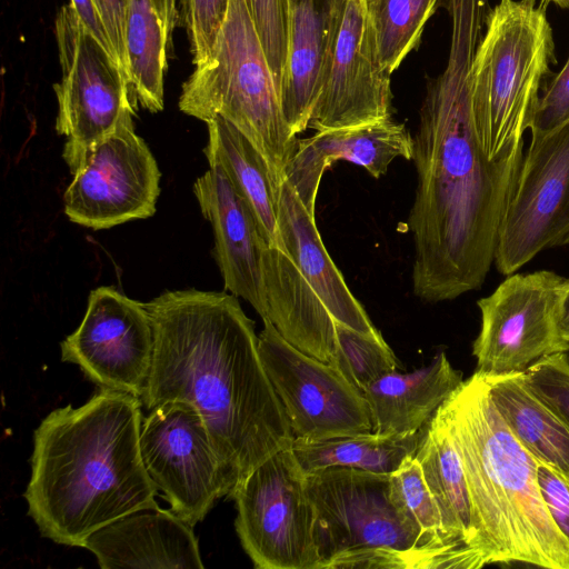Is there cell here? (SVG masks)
Segmentation results:
<instances>
[{
	"label": "cell",
	"mask_w": 569,
	"mask_h": 569,
	"mask_svg": "<svg viewBox=\"0 0 569 569\" xmlns=\"http://www.w3.org/2000/svg\"><path fill=\"white\" fill-rule=\"evenodd\" d=\"M547 2H553L561 8H569V0H545Z\"/></svg>",
	"instance_id": "obj_39"
},
{
	"label": "cell",
	"mask_w": 569,
	"mask_h": 569,
	"mask_svg": "<svg viewBox=\"0 0 569 569\" xmlns=\"http://www.w3.org/2000/svg\"><path fill=\"white\" fill-rule=\"evenodd\" d=\"M537 480L552 522L569 542V481L557 469L540 461Z\"/></svg>",
	"instance_id": "obj_36"
},
{
	"label": "cell",
	"mask_w": 569,
	"mask_h": 569,
	"mask_svg": "<svg viewBox=\"0 0 569 569\" xmlns=\"http://www.w3.org/2000/svg\"><path fill=\"white\" fill-rule=\"evenodd\" d=\"M483 376L493 405L519 442L569 481V425L527 386L522 372Z\"/></svg>",
	"instance_id": "obj_25"
},
{
	"label": "cell",
	"mask_w": 569,
	"mask_h": 569,
	"mask_svg": "<svg viewBox=\"0 0 569 569\" xmlns=\"http://www.w3.org/2000/svg\"><path fill=\"white\" fill-rule=\"evenodd\" d=\"M353 1L361 2V3L366 4V0H353Z\"/></svg>",
	"instance_id": "obj_40"
},
{
	"label": "cell",
	"mask_w": 569,
	"mask_h": 569,
	"mask_svg": "<svg viewBox=\"0 0 569 569\" xmlns=\"http://www.w3.org/2000/svg\"><path fill=\"white\" fill-rule=\"evenodd\" d=\"M154 336L142 406L182 401L208 429L228 487L290 448L295 436L263 367L254 322L237 297L196 289L144 303Z\"/></svg>",
	"instance_id": "obj_2"
},
{
	"label": "cell",
	"mask_w": 569,
	"mask_h": 569,
	"mask_svg": "<svg viewBox=\"0 0 569 569\" xmlns=\"http://www.w3.org/2000/svg\"><path fill=\"white\" fill-rule=\"evenodd\" d=\"M180 13L188 31L193 64L209 56L224 21L229 0H179Z\"/></svg>",
	"instance_id": "obj_34"
},
{
	"label": "cell",
	"mask_w": 569,
	"mask_h": 569,
	"mask_svg": "<svg viewBox=\"0 0 569 569\" xmlns=\"http://www.w3.org/2000/svg\"><path fill=\"white\" fill-rule=\"evenodd\" d=\"M462 381V373L451 366L445 352H439L427 367L386 373L363 391L371 412L372 432L411 435L421 431Z\"/></svg>",
	"instance_id": "obj_23"
},
{
	"label": "cell",
	"mask_w": 569,
	"mask_h": 569,
	"mask_svg": "<svg viewBox=\"0 0 569 569\" xmlns=\"http://www.w3.org/2000/svg\"><path fill=\"white\" fill-rule=\"evenodd\" d=\"M448 12L447 66L428 82L413 138L418 183L408 219L415 246L412 289L427 302L453 300L483 284L523 157L522 140L490 159L476 132L472 64L486 10L461 1Z\"/></svg>",
	"instance_id": "obj_1"
},
{
	"label": "cell",
	"mask_w": 569,
	"mask_h": 569,
	"mask_svg": "<svg viewBox=\"0 0 569 569\" xmlns=\"http://www.w3.org/2000/svg\"><path fill=\"white\" fill-rule=\"evenodd\" d=\"M569 244V124L531 137L506 207L495 253L503 276L539 252Z\"/></svg>",
	"instance_id": "obj_10"
},
{
	"label": "cell",
	"mask_w": 569,
	"mask_h": 569,
	"mask_svg": "<svg viewBox=\"0 0 569 569\" xmlns=\"http://www.w3.org/2000/svg\"><path fill=\"white\" fill-rule=\"evenodd\" d=\"M327 1L325 61L308 127L321 131L391 118V74L378 61L366 4Z\"/></svg>",
	"instance_id": "obj_12"
},
{
	"label": "cell",
	"mask_w": 569,
	"mask_h": 569,
	"mask_svg": "<svg viewBox=\"0 0 569 569\" xmlns=\"http://www.w3.org/2000/svg\"><path fill=\"white\" fill-rule=\"evenodd\" d=\"M103 22L113 51L127 72L126 16L128 0H92ZM128 74V73H127ZM129 79V78H128Z\"/></svg>",
	"instance_id": "obj_37"
},
{
	"label": "cell",
	"mask_w": 569,
	"mask_h": 569,
	"mask_svg": "<svg viewBox=\"0 0 569 569\" xmlns=\"http://www.w3.org/2000/svg\"><path fill=\"white\" fill-rule=\"evenodd\" d=\"M438 411L461 457L491 563L569 569V542L539 491V461L498 412L485 376L475 371Z\"/></svg>",
	"instance_id": "obj_4"
},
{
	"label": "cell",
	"mask_w": 569,
	"mask_h": 569,
	"mask_svg": "<svg viewBox=\"0 0 569 569\" xmlns=\"http://www.w3.org/2000/svg\"><path fill=\"white\" fill-rule=\"evenodd\" d=\"M277 221L284 252L320 297L333 319L358 332L382 338L330 258L312 216L284 180L277 201Z\"/></svg>",
	"instance_id": "obj_21"
},
{
	"label": "cell",
	"mask_w": 569,
	"mask_h": 569,
	"mask_svg": "<svg viewBox=\"0 0 569 569\" xmlns=\"http://www.w3.org/2000/svg\"><path fill=\"white\" fill-rule=\"evenodd\" d=\"M527 386L569 425V356H546L523 372Z\"/></svg>",
	"instance_id": "obj_33"
},
{
	"label": "cell",
	"mask_w": 569,
	"mask_h": 569,
	"mask_svg": "<svg viewBox=\"0 0 569 569\" xmlns=\"http://www.w3.org/2000/svg\"><path fill=\"white\" fill-rule=\"evenodd\" d=\"M422 430L411 435L365 432L322 441L293 439L291 449L308 472L347 467L378 473H392L415 456Z\"/></svg>",
	"instance_id": "obj_28"
},
{
	"label": "cell",
	"mask_w": 569,
	"mask_h": 569,
	"mask_svg": "<svg viewBox=\"0 0 569 569\" xmlns=\"http://www.w3.org/2000/svg\"><path fill=\"white\" fill-rule=\"evenodd\" d=\"M179 0H128L127 73L134 98L150 112L163 109V76Z\"/></svg>",
	"instance_id": "obj_27"
},
{
	"label": "cell",
	"mask_w": 569,
	"mask_h": 569,
	"mask_svg": "<svg viewBox=\"0 0 569 569\" xmlns=\"http://www.w3.org/2000/svg\"><path fill=\"white\" fill-rule=\"evenodd\" d=\"M390 475L347 467L307 473L320 569L340 555L373 548L417 555L425 569L455 568L450 553L422 535L396 505Z\"/></svg>",
	"instance_id": "obj_7"
},
{
	"label": "cell",
	"mask_w": 569,
	"mask_h": 569,
	"mask_svg": "<svg viewBox=\"0 0 569 569\" xmlns=\"http://www.w3.org/2000/svg\"><path fill=\"white\" fill-rule=\"evenodd\" d=\"M390 488L396 505L407 513L422 535L450 553L455 568H468L465 557L447 539L440 511L415 456L408 457L390 475Z\"/></svg>",
	"instance_id": "obj_30"
},
{
	"label": "cell",
	"mask_w": 569,
	"mask_h": 569,
	"mask_svg": "<svg viewBox=\"0 0 569 569\" xmlns=\"http://www.w3.org/2000/svg\"><path fill=\"white\" fill-rule=\"evenodd\" d=\"M54 34L61 67L56 130L67 137L62 157L70 164L120 127L134 126V107L127 72L71 3L58 11Z\"/></svg>",
	"instance_id": "obj_8"
},
{
	"label": "cell",
	"mask_w": 569,
	"mask_h": 569,
	"mask_svg": "<svg viewBox=\"0 0 569 569\" xmlns=\"http://www.w3.org/2000/svg\"><path fill=\"white\" fill-rule=\"evenodd\" d=\"M307 472L290 448L256 467L232 491L234 527L257 569H320Z\"/></svg>",
	"instance_id": "obj_9"
},
{
	"label": "cell",
	"mask_w": 569,
	"mask_h": 569,
	"mask_svg": "<svg viewBox=\"0 0 569 569\" xmlns=\"http://www.w3.org/2000/svg\"><path fill=\"white\" fill-rule=\"evenodd\" d=\"M267 313L280 336L303 353L331 365L336 320L291 258L268 247L263 256Z\"/></svg>",
	"instance_id": "obj_22"
},
{
	"label": "cell",
	"mask_w": 569,
	"mask_h": 569,
	"mask_svg": "<svg viewBox=\"0 0 569 569\" xmlns=\"http://www.w3.org/2000/svg\"><path fill=\"white\" fill-rule=\"evenodd\" d=\"M569 124V57L547 84L532 113L531 137L545 136Z\"/></svg>",
	"instance_id": "obj_35"
},
{
	"label": "cell",
	"mask_w": 569,
	"mask_h": 569,
	"mask_svg": "<svg viewBox=\"0 0 569 569\" xmlns=\"http://www.w3.org/2000/svg\"><path fill=\"white\" fill-rule=\"evenodd\" d=\"M547 1L500 0L489 10L472 64V112L483 152L495 159L522 141L555 62Z\"/></svg>",
	"instance_id": "obj_6"
},
{
	"label": "cell",
	"mask_w": 569,
	"mask_h": 569,
	"mask_svg": "<svg viewBox=\"0 0 569 569\" xmlns=\"http://www.w3.org/2000/svg\"><path fill=\"white\" fill-rule=\"evenodd\" d=\"M102 569H202L193 527L159 507L127 515L99 529L84 547Z\"/></svg>",
	"instance_id": "obj_19"
},
{
	"label": "cell",
	"mask_w": 569,
	"mask_h": 569,
	"mask_svg": "<svg viewBox=\"0 0 569 569\" xmlns=\"http://www.w3.org/2000/svg\"><path fill=\"white\" fill-rule=\"evenodd\" d=\"M179 109L207 122L221 116L267 162L278 198L297 148L280 103L274 76L246 0H229L207 59L183 83Z\"/></svg>",
	"instance_id": "obj_5"
},
{
	"label": "cell",
	"mask_w": 569,
	"mask_h": 569,
	"mask_svg": "<svg viewBox=\"0 0 569 569\" xmlns=\"http://www.w3.org/2000/svg\"><path fill=\"white\" fill-rule=\"evenodd\" d=\"M209 167L196 180L193 192L213 230L212 256L224 289L247 300L263 319L267 313L263 256L269 244L251 209L223 170L218 164Z\"/></svg>",
	"instance_id": "obj_17"
},
{
	"label": "cell",
	"mask_w": 569,
	"mask_h": 569,
	"mask_svg": "<svg viewBox=\"0 0 569 569\" xmlns=\"http://www.w3.org/2000/svg\"><path fill=\"white\" fill-rule=\"evenodd\" d=\"M203 152L209 164H218L257 219L269 247L284 251L277 221L278 194L267 162L253 144L229 121L214 116L207 122Z\"/></svg>",
	"instance_id": "obj_26"
},
{
	"label": "cell",
	"mask_w": 569,
	"mask_h": 569,
	"mask_svg": "<svg viewBox=\"0 0 569 569\" xmlns=\"http://www.w3.org/2000/svg\"><path fill=\"white\" fill-rule=\"evenodd\" d=\"M337 350L331 365L360 391L402 367L383 338L358 332L336 321Z\"/></svg>",
	"instance_id": "obj_31"
},
{
	"label": "cell",
	"mask_w": 569,
	"mask_h": 569,
	"mask_svg": "<svg viewBox=\"0 0 569 569\" xmlns=\"http://www.w3.org/2000/svg\"><path fill=\"white\" fill-rule=\"evenodd\" d=\"M259 333V352L295 438L322 441L372 432L369 403L332 365L286 341L269 320Z\"/></svg>",
	"instance_id": "obj_13"
},
{
	"label": "cell",
	"mask_w": 569,
	"mask_h": 569,
	"mask_svg": "<svg viewBox=\"0 0 569 569\" xmlns=\"http://www.w3.org/2000/svg\"><path fill=\"white\" fill-rule=\"evenodd\" d=\"M565 280L550 270L515 272L477 301L481 327L472 343L476 371L486 376L523 372L546 356L569 351V342L557 329Z\"/></svg>",
	"instance_id": "obj_11"
},
{
	"label": "cell",
	"mask_w": 569,
	"mask_h": 569,
	"mask_svg": "<svg viewBox=\"0 0 569 569\" xmlns=\"http://www.w3.org/2000/svg\"><path fill=\"white\" fill-rule=\"evenodd\" d=\"M413 138L405 123L391 118L359 126L317 131L297 140L286 180L308 211L316 216V200L325 171L337 160L363 167L376 179L385 176L396 158L411 160Z\"/></svg>",
	"instance_id": "obj_18"
},
{
	"label": "cell",
	"mask_w": 569,
	"mask_h": 569,
	"mask_svg": "<svg viewBox=\"0 0 569 569\" xmlns=\"http://www.w3.org/2000/svg\"><path fill=\"white\" fill-rule=\"evenodd\" d=\"M246 1L274 76L279 92L287 50L289 0Z\"/></svg>",
	"instance_id": "obj_32"
},
{
	"label": "cell",
	"mask_w": 569,
	"mask_h": 569,
	"mask_svg": "<svg viewBox=\"0 0 569 569\" xmlns=\"http://www.w3.org/2000/svg\"><path fill=\"white\" fill-rule=\"evenodd\" d=\"M140 450L144 467L170 505L194 527L228 487L200 412L182 401L159 405L142 419Z\"/></svg>",
	"instance_id": "obj_15"
},
{
	"label": "cell",
	"mask_w": 569,
	"mask_h": 569,
	"mask_svg": "<svg viewBox=\"0 0 569 569\" xmlns=\"http://www.w3.org/2000/svg\"><path fill=\"white\" fill-rule=\"evenodd\" d=\"M153 350V328L144 303L113 287H99L89 295L80 326L61 342V360L78 366L99 388L141 398Z\"/></svg>",
	"instance_id": "obj_16"
},
{
	"label": "cell",
	"mask_w": 569,
	"mask_h": 569,
	"mask_svg": "<svg viewBox=\"0 0 569 569\" xmlns=\"http://www.w3.org/2000/svg\"><path fill=\"white\" fill-rule=\"evenodd\" d=\"M67 217L93 230L153 216L160 194L157 161L136 131L123 126L68 164Z\"/></svg>",
	"instance_id": "obj_14"
},
{
	"label": "cell",
	"mask_w": 569,
	"mask_h": 569,
	"mask_svg": "<svg viewBox=\"0 0 569 569\" xmlns=\"http://www.w3.org/2000/svg\"><path fill=\"white\" fill-rule=\"evenodd\" d=\"M415 457L440 511L448 541L465 557L468 568L490 565L461 457L438 410L422 429Z\"/></svg>",
	"instance_id": "obj_20"
},
{
	"label": "cell",
	"mask_w": 569,
	"mask_h": 569,
	"mask_svg": "<svg viewBox=\"0 0 569 569\" xmlns=\"http://www.w3.org/2000/svg\"><path fill=\"white\" fill-rule=\"evenodd\" d=\"M439 0H366L375 49L382 69L391 74L418 47Z\"/></svg>",
	"instance_id": "obj_29"
},
{
	"label": "cell",
	"mask_w": 569,
	"mask_h": 569,
	"mask_svg": "<svg viewBox=\"0 0 569 569\" xmlns=\"http://www.w3.org/2000/svg\"><path fill=\"white\" fill-rule=\"evenodd\" d=\"M327 36V0H289L287 50L279 98L284 119L296 136L309 126L325 61Z\"/></svg>",
	"instance_id": "obj_24"
},
{
	"label": "cell",
	"mask_w": 569,
	"mask_h": 569,
	"mask_svg": "<svg viewBox=\"0 0 569 569\" xmlns=\"http://www.w3.org/2000/svg\"><path fill=\"white\" fill-rule=\"evenodd\" d=\"M557 329L560 338L569 342V279L565 280L559 299Z\"/></svg>",
	"instance_id": "obj_38"
},
{
	"label": "cell",
	"mask_w": 569,
	"mask_h": 569,
	"mask_svg": "<svg viewBox=\"0 0 569 569\" xmlns=\"http://www.w3.org/2000/svg\"><path fill=\"white\" fill-rule=\"evenodd\" d=\"M142 419L139 397L107 388L42 419L24 491L28 516L42 537L83 548L109 523L158 508L140 450Z\"/></svg>",
	"instance_id": "obj_3"
}]
</instances>
